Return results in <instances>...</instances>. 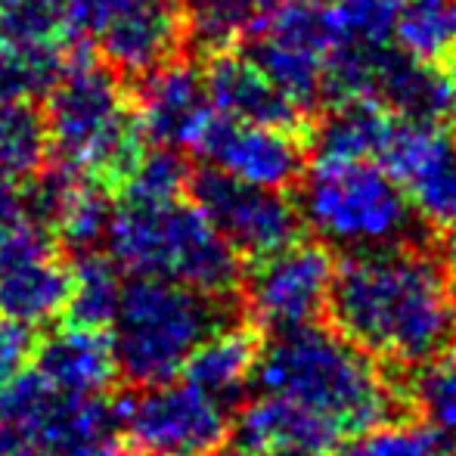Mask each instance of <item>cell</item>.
<instances>
[{
	"label": "cell",
	"instance_id": "6da1fadb",
	"mask_svg": "<svg viewBox=\"0 0 456 456\" xmlns=\"http://www.w3.org/2000/svg\"><path fill=\"white\" fill-rule=\"evenodd\" d=\"M326 314L332 330L401 372L428 361L456 336L453 280L426 246L345 255Z\"/></svg>",
	"mask_w": 456,
	"mask_h": 456
},
{
	"label": "cell",
	"instance_id": "7a4b0ae2",
	"mask_svg": "<svg viewBox=\"0 0 456 456\" xmlns=\"http://www.w3.org/2000/svg\"><path fill=\"white\" fill-rule=\"evenodd\" d=\"M248 388L280 395L332 419L345 435L407 419L401 379L332 326L305 323L261 338Z\"/></svg>",
	"mask_w": 456,
	"mask_h": 456
},
{
	"label": "cell",
	"instance_id": "3957f363",
	"mask_svg": "<svg viewBox=\"0 0 456 456\" xmlns=\"http://www.w3.org/2000/svg\"><path fill=\"white\" fill-rule=\"evenodd\" d=\"M44 96L50 159L115 190L150 146L118 75L94 47L69 41L66 69Z\"/></svg>",
	"mask_w": 456,
	"mask_h": 456
},
{
	"label": "cell",
	"instance_id": "277c9868",
	"mask_svg": "<svg viewBox=\"0 0 456 456\" xmlns=\"http://www.w3.org/2000/svg\"><path fill=\"white\" fill-rule=\"evenodd\" d=\"M240 314L236 295H208L165 276H131L109 326L118 379L127 388H143L181 376L190 351Z\"/></svg>",
	"mask_w": 456,
	"mask_h": 456
},
{
	"label": "cell",
	"instance_id": "5b68a950",
	"mask_svg": "<svg viewBox=\"0 0 456 456\" xmlns=\"http://www.w3.org/2000/svg\"><path fill=\"white\" fill-rule=\"evenodd\" d=\"M295 208L320 242L342 248L345 255L426 246L428 224L379 162L317 159L314 168L301 175Z\"/></svg>",
	"mask_w": 456,
	"mask_h": 456
},
{
	"label": "cell",
	"instance_id": "8992f818",
	"mask_svg": "<svg viewBox=\"0 0 456 456\" xmlns=\"http://www.w3.org/2000/svg\"><path fill=\"white\" fill-rule=\"evenodd\" d=\"M115 407L134 456H215L230 438V410L186 379L127 391Z\"/></svg>",
	"mask_w": 456,
	"mask_h": 456
},
{
	"label": "cell",
	"instance_id": "52a82bcc",
	"mask_svg": "<svg viewBox=\"0 0 456 456\" xmlns=\"http://www.w3.org/2000/svg\"><path fill=\"white\" fill-rule=\"evenodd\" d=\"M336 265L332 248L320 240H295L280 252L255 258L240 286L255 326L261 332H280L320 323L330 305Z\"/></svg>",
	"mask_w": 456,
	"mask_h": 456
},
{
	"label": "cell",
	"instance_id": "ba28073f",
	"mask_svg": "<svg viewBox=\"0 0 456 456\" xmlns=\"http://www.w3.org/2000/svg\"><path fill=\"white\" fill-rule=\"evenodd\" d=\"M186 190L192 205L215 224V230L240 258H265L305 233L295 199H289L286 190L242 183L217 168L192 175Z\"/></svg>",
	"mask_w": 456,
	"mask_h": 456
},
{
	"label": "cell",
	"instance_id": "9c48e42d",
	"mask_svg": "<svg viewBox=\"0 0 456 456\" xmlns=\"http://www.w3.org/2000/svg\"><path fill=\"white\" fill-rule=\"evenodd\" d=\"M248 56L301 115H311V109L323 102V72L330 60L320 0H289L280 6L252 35Z\"/></svg>",
	"mask_w": 456,
	"mask_h": 456
},
{
	"label": "cell",
	"instance_id": "30bf717a",
	"mask_svg": "<svg viewBox=\"0 0 456 456\" xmlns=\"http://www.w3.org/2000/svg\"><path fill=\"white\" fill-rule=\"evenodd\" d=\"M379 165L403 186L428 230L456 221V140L438 118L397 115Z\"/></svg>",
	"mask_w": 456,
	"mask_h": 456
},
{
	"label": "cell",
	"instance_id": "8fae6325",
	"mask_svg": "<svg viewBox=\"0 0 456 456\" xmlns=\"http://www.w3.org/2000/svg\"><path fill=\"white\" fill-rule=\"evenodd\" d=\"M190 150L211 168L267 190H289L307 168L305 143L295 137V127L236 121L221 112L211 115Z\"/></svg>",
	"mask_w": 456,
	"mask_h": 456
},
{
	"label": "cell",
	"instance_id": "7c38bea8",
	"mask_svg": "<svg viewBox=\"0 0 456 456\" xmlns=\"http://www.w3.org/2000/svg\"><path fill=\"white\" fill-rule=\"evenodd\" d=\"M131 102L146 140L171 150H190L215 115V106L205 94L202 69L181 56L146 72L131 94Z\"/></svg>",
	"mask_w": 456,
	"mask_h": 456
},
{
	"label": "cell",
	"instance_id": "4fadbf2b",
	"mask_svg": "<svg viewBox=\"0 0 456 456\" xmlns=\"http://www.w3.org/2000/svg\"><path fill=\"white\" fill-rule=\"evenodd\" d=\"M186 44L183 12L177 0H143L115 16L96 35L94 50L115 75L143 78L146 72L181 56Z\"/></svg>",
	"mask_w": 456,
	"mask_h": 456
},
{
	"label": "cell",
	"instance_id": "5bb4252c",
	"mask_svg": "<svg viewBox=\"0 0 456 456\" xmlns=\"http://www.w3.org/2000/svg\"><path fill=\"white\" fill-rule=\"evenodd\" d=\"M242 258L215 224L196 208L177 199L171 205V258L168 280L208 295H236L242 286Z\"/></svg>",
	"mask_w": 456,
	"mask_h": 456
},
{
	"label": "cell",
	"instance_id": "9a60e30c",
	"mask_svg": "<svg viewBox=\"0 0 456 456\" xmlns=\"http://www.w3.org/2000/svg\"><path fill=\"white\" fill-rule=\"evenodd\" d=\"M240 416L230 422L236 447L261 456L280 447H305V451L332 453L348 435L326 416L301 407L280 395H258L255 401L240 403Z\"/></svg>",
	"mask_w": 456,
	"mask_h": 456
},
{
	"label": "cell",
	"instance_id": "2e32d148",
	"mask_svg": "<svg viewBox=\"0 0 456 456\" xmlns=\"http://www.w3.org/2000/svg\"><path fill=\"white\" fill-rule=\"evenodd\" d=\"M31 438L47 456H127L118 407L106 395L56 391Z\"/></svg>",
	"mask_w": 456,
	"mask_h": 456
},
{
	"label": "cell",
	"instance_id": "e0dca14e",
	"mask_svg": "<svg viewBox=\"0 0 456 456\" xmlns=\"http://www.w3.org/2000/svg\"><path fill=\"white\" fill-rule=\"evenodd\" d=\"M202 81L215 112L227 118L276 127H298L305 121V115L255 66L252 56L233 53V47L208 53V62L202 66Z\"/></svg>",
	"mask_w": 456,
	"mask_h": 456
},
{
	"label": "cell",
	"instance_id": "ac0fdd59",
	"mask_svg": "<svg viewBox=\"0 0 456 456\" xmlns=\"http://www.w3.org/2000/svg\"><path fill=\"white\" fill-rule=\"evenodd\" d=\"M31 366L66 395H106L118 382L112 336H106V330L69 323L50 330L35 342Z\"/></svg>",
	"mask_w": 456,
	"mask_h": 456
},
{
	"label": "cell",
	"instance_id": "d6986e66",
	"mask_svg": "<svg viewBox=\"0 0 456 456\" xmlns=\"http://www.w3.org/2000/svg\"><path fill=\"white\" fill-rule=\"evenodd\" d=\"M261 338L265 336L255 323L236 320L230 326H221L190 351L181 366L183 379L227 410H236L246 401Z\"/></svg>",
	"mask_w": 456,
	"mask_h": 456
},
{
	"label": "cell",
	"instance_id": "ffe728a7",
	"mask_svg": "<svg viewBox=\"0 0 456 456\" xmlns=\"http://www.w3.org/2000/svg\"><path fill=\"white\" fill-rule=\"evenodd\" d=\"M72 271L60 255L0 273V314L25 326H47L62 317Z\"/></svg>",
	"mask_w": 456,
	"mask_h": 456
},
{
	"label": "cell",
	"instance_id": "44dd1931",
	"mask_svg": "<svg viewBox=\"0 0 456 456\" xmlns=\"http://www.w3.org/2000/svg\"><path fill=\"white\" fill-rule=\"evenodd\" d=\"M397 115L376 102H338L314 131L317 159L336 162H379Z\"/></svg>",
	"mask_w": 456,
	"mask_h": 456
},
{
	"label": "cell",
	"instance_id": "7402d4cb",
	"mask_svg": "<svg viewBox=\"0 0 456 456\" xmlns=\"http://www.w3.org/2000/svg\"><path fill=\"white\" fill-rule=\"evenodd\" d=\"M183 12L186 41L205 56L230 50L242 37H252L289 0H177Z\"/></svg>",
	"mask_w": 456,
	"mask_h": 456
},
{
	"label": "cell",
	"instance_id": "603a6c76",
	"mask_svg": "<svg viewBox=\"0 0 456 456\" xmlns=\"http://www.w3.org/2000/svg\"><path fill=\"white\" fill-rule=\"evenodd\" d=\"M72 282H69V298L62 307V317L69 326H85V330H109L118 314L121 301V267L100 248L75 255Z\"/></svg>",
	"mask_w": 456,
	"mask_h": 456
},
{
	"label": "cell",
	"instance_id": "cb8c5ba5",
	"mask_svg": "<svg viewBox=\"0 0 456 456\" xmlns=\"http://www.w3.org/2000/svg\"><path fill=\"white\" fill-rule=\"evenodd\" d=\"M410 410L456 441V336L428 361L401 376Z\"/></svg>",
	"mask_w": 456,
	"mask_h": 456
},
{
	"label": "cell",
	"instance_id": "d4e9b609",
	"mask_svg": "<svg viewBox=\"0 0 456 456\" xmlns=\"http://www.w3.org/2000/svg\"><path fill=\"white\" fill-rule=\"evenodd\" d=\"M391 44L426 66L447 62L456 47L453 0H401Z\"/></svg>",
	"mask_w": 456,
	"mask_h": 456
},
{
	"label": "cell",
	"instance_id": "484cf974",
	"mask_svg": "<svg viewBox=\"0 0 456 456\" xmlns=\"http://www.w3.org/2000/svg\"><path fill=\"white\" fill-rule=\"evenodd\" d=\"M330 47L372 50L395 41L401 0H320Z\"/></svg>",
	"mask_w": 456,
	"mask_h": 456
},
{
	"label": "cell",
	"instance_id": "4316f807",
	"mask_svg": "<svg viewBox=\"0 0 456 456\" xmlns=\"http://www.w3.org/2000/svg\"><path fill=\"white\" fill-rule=\"evenodd\" d=\"M66 47L47 44H0V102H31L60 81Z\"/></svg>",
	"mask_w": 456,
	"mask_h": 456
},
{
	"label": "cell",
	"instance_id": "83f0119b",
	"mask_svg": "<svg viewBox=\"0 0 456 456\" xmlns=\"http://www.w3.org/2000/svg\"><path fill=\"white\" fill-rule=\"evenodd\" d=\"M112 211H115L112 190L106 183L94 181V177L81 175L53 224L56 242L62 248H69L72 255L94 252L106 240Z\"/></svg>",
	"mask_w": 456,
	"mask_h": 456
},
{
	"label": "cell",
	"instance_id": "f1b7e54d",
	"mask_svg": "<svg viewBox=\"0 0 456 456\" xmlns=\"http://www.w3.org/2000/svg\"><path fill=\"white\" fill-rule=\"evenodd\" d=\"M338 456H456V441L407 416L348 435L338 444Z\"/></svg>",
	"mask_w": 456,
	"mask_h": 456
},
{
	"label": "cell",
	"instance_id": "f546056e",
	"mask_svg": "<svg viewBox=\"0 0 456 456\" xmlns=\"http://www.w3.org/2000/svg\"><path fill=\"white\" fill-rule=\"evenodd\" d=\"M50 156L44 112L31 102H0V171L31 177Z\"/></svg>",
	"mask_w": 456,
	"mask_h": 456
},
{
	"label": "cell",
	"instance_id": "4dcf8cb0",
	"mask_svg": "<svg viewBox=\"0 0 456 456\" xmlns=\"http://www.w3.org/2000/svg\"><path fill=\"white\" fill-rule=\"evenodd\" d=\"M190 165L181 156V150L171 146H146L140 162L115 190L121 192L125 202H143V205H168L186 192L190 186Z\"/></svg>",
	"mask_w": 456,
	"mask_h": 456
},
{
	"label": "cell",
	"instance_id": "1f68e13d",
	"mask_svg": "<svg viewBox=\"0 0 456 456\" xmlns=\"http://www.w3.org/2000/svg\"><path fill=\"white\" fill-rule=\"evenodd\" d=\"M66 0H0V44H47L62 35Z\"/></svg>",
	"mask_w": 456,
	"mask_h": 456
},
{
	"label": "cell",
	"instance_id": "d6a6232c",
	"mask_svg": "<svg viewBox=\"0 0 456 456\" xmlns=\"http://www.w3.org/2000/svg\"><path fill=\"white\" fill-rule=\"evenodd\" d=\"M56 397V388L31 366V370H19L12 379L0 385V422L19 432H35L37 422L50 410Z\"/></svg>",
	"mask_w": 456,
	"mask_h": 456
},
{
	"label": "cell",
	"instance_id": "836d02e7",
	"mask_svg": "<svg viewBox=\"0 0 456 456\" xmlns=\"http://www.w3.org/2000/svg\"><path fill=\"white\" fill-rule=\"evenodd\" d=\"M56 252H60V242H56L53 230L28 221V217H19L16 224L0 230V273L50 258Z\"/></svg>",
	"mask_w": 456,
	"mask_h": 456
},
{
	"label": "cell",
	"instance_id": "e575fe53",
	"mask_svg": "<svg viewBox=\"0 0 456 456\" xmlns=\"http://www.w3.org/2000/svg\"><path fill=\"white\" fill-rule=\"evenodd\" d=\"M137 4H143V0H66V25H62V35L72 44H87V47H94L96 35H100L115 16H121V12Z\"/></svg>",
	"mask_w": 456,
	"mask_h": 456
},
{
	"label": "cell",
	"instance_id": "d590c367",
	"mask_svg": "<svg viewBox=\"0 0 456 456\" xmlns=\"http://www.w3.org/2000/svg\"><path fill=\"white\" fill-rule=\"evenodd\" d=\"M35 342H37V336L31 326L19 323V320H10V317H0V385L31 363Z\"/></svg>",
	"mask_w": 456,
	"mask_h": 456
},
{
	"label": "cell",
	"instance_id": "8d00e7d4",
	"mask_svg": "<svg viewBox=\"0 0 456 456\" xmlns=\"http://www.w3.org/2000/svg\"><path fill=\"white\" fill-rule=\"evenodd\" d=\"M22 217V186L19 177L0 171V230Z\"/></svg>",
	"mask_w": 456,
	"mask_h": 456
},
{
	"label": "cell",
	"instance_id": "74e56055",
	"mask_svg": "<svg viewBox=\"0 0 456 456\" xmlns=\"http://www.w3.org/2000/svg\"><path fill=\"white\" fill-rule=\"evenodd\" d=\"M0 456H47V451L28 432H19V428L0 422Z\"/></svg>",
	"mask_w": 456,
	"mask_h": 456
},
{
	"label": "cell",
	"instance_id": "f35d334b",
	"mask_svg": "<svg viewBox=\"0 0 456 456\" xmlns=\"http://www.w3.org/2000/svg\"><path fill=\"white\" fill-rule=\"evenodd\" d=\"M441 230H444V236H441V252H438V258H441V265L447 267L451 280L456 282V221H451L447 227H441Z\"/></svg>",
	"mask_w": 456,
	"mask_h": 456
},
{
	"label": "cell",
	"instance_id": "ab89813d",
	"mask_svg": "<svg viewBox=\"0 0 456 456\" xmlns=\"http://www.w3.org/2000/svg\"><path fill=\"white\" fill-rule=\"evenodd\" d=\"M444 112L456 121V60H451V72L444 78Z\"/></svg>",
	"mask_w": 456,
	"mask_h": 456
},
{
	"label": "cell",
	"instance_id": "60d3db41",
	"mask_svg": "<svg viewBox=\"0 0 456 456\" xmlns=\"http://www.w3.org/2000/svg\"><path fill=\"white\" fill-rule=\"evenodd\" d=\"M261 456H326L320 451H305V447H280V451H267Z\"/></svg>",
	"mask_w": 456,
	"mask_h": 456
},
{
	"label": "cell",
	"instance_id": "b9f144b4",
	"mask_svg": "<svg viewBox=\"0 0 456 456\" xmlns=\"http://www.w3.org/2000/svg\"><path fill=\"white\" fill-rule=\"evenodd\" d=\"M224 456H252V453H246V451H240V447H236L233 453H224Z\"/></svg>",
	"mask_w": 456,
	"mask_h": 456
},
{
	"label": "cell",
	"instance_id": "7bdbcfd3",
	"mask_svg": "<svg viewBox=\"0 0 456 456\" xmlns=\"http://www.w3.org/2000/svg\"><path fill=\"white\" fill-rule=\"evenodd\" d=\"M453 16H456V0H453Z\"/></svg>",
	"mask_w": 456,
	"mask_h": 456
}]
</instances>
